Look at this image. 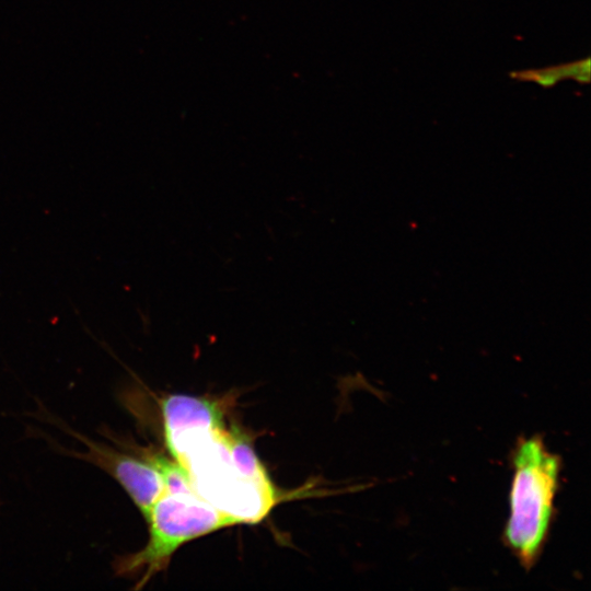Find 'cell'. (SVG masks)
Returning <instances> with one entry per match:
<instances>
[{
    "label": "cell",
    "instance_id": "6da1fadb",
    "mask_svg": "<svg viewBox=\"0 0 591 591\" xmlns=\"http://www.w3.org/2000/svg\"><path fill=\"white\" fill-rule=\"evenodd\" d=\"M232 434L224 424L197 431L170 454L201 499L239 524L258 523L277 505L278 494L271 482L256 480L241 470L232 453Z\"/></svg>",
    "mask_w": 591,
    "mask_h": 591
},
{
    "label": "cell",
    "instance_id": "7a4b0ae2",
    "mask_svg": "<svg viewBox=\"0 0 591 591\" xmlns=\"http://www.w3.org/2000/svg\"><path fill=\"white\" fill-rule=\"evenodd\" d=\"M511 464L510 513L503 542L529 570L538 560L555 518L561 460L536 434L515 443Z\"/></svg>",
    "mask_w": 591,
    "mask_h": 591
},
{
    "label": "cell",
    "instance_id": "3957f363",
    "mask_svg": "<svg viewBox=\"0 0 591 591\" xmlns=\"http://www.w3.org/2000/svg\"><path fill=\"white\" fill-rule=\"evenodd\" d=\"M146 521L149 523V540L144 547L120 557L115 565L119 576H138L136 589L142 588L163 570L183 544L239 524L194 491H164Z\"/></svg>",
    "mask_w": 591,
    "mask_h": 591
},
{
    "label": "cell",
    "instance_id": "277c9868",
    "mask_svg": "<svg viewBox=\"0 0 591 591\" xmlns=\"http://www.w3.org/2000/svg\"><path fill=\"white\" fill-rule=\"evenodd\" d=\"M81 440L86 447L81 456L114 477L147 519L164 493L162 474L148 454L137 456L85 438Z\"/></svg>",
    "mask_w": 591,
    "mask_h": 591
},
{
    "label": "cell",
    "instance_id": "5b68a950",
    "mask_svg": "<svg viewBox=\"0 0 591 591\" xmlns=\"http://www.w3.org/2000/svg\"><path fill=\"white\" fill-rule=\"evenodd\" d=\"M161 409L166 447L189 433L223 424L221 409L201 397L173 394L162 401Z\"/></svg>",
    "mask_w": 591,
    "mask_h": 591
},
{
    "label": "cell",
    "instance_id": "8992f818",
    "mask_svg": "<svg viewBox=\"0 0 591 591\" xmlns=\"http://www.w3.org/2000/svg\"><path fill=\"white\" fill-rule=\"evenodd\" d=\"M512 79L522 82H533L543 88H553L566 79L564 63L540 69H526L510 73Z\"/></svg>",
    "mask_w": 591,
    "mask_h": 591
},
{
    "label": "cell",
    "instance_id": "52a82bcc",
    "mask_svg": "<svg viewBox=\"0 0 591 591\" xmlns=\"http://www.w3.org/2000/svg\"><path fill=\"white\" fill-rule=\"evenodd\" d=\"M564 66H565L566 79L575 80L576 82L580 84H588L590 82V74H591L590 57H586L584 59H579L576 61H570V62L564 63Z\"/></svg>",
    "mask_w": 591,
    "mask_h": 591
}]
</instances>
